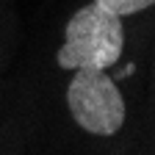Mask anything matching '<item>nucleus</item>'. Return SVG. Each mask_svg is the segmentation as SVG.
<instances>
[{"label": "nucleus", "mask_w": 155, "mask_h": 155, "mask_svg": "<svg viewBox=\"0 0 155 155\" xmlns=\"http://www.w3.org/2000/svg\"><path fill=\"white\" fill-rule=\"evenodd\" d=\"M125 47L122 17L111 14L108 8L89 6L78 8L67 22V39L58 50L61 69H108L119 61Z\"/></svg>", "instance_id": "1"}, {"label": "nucleus", "mask_w": 155, "mask_h": 155, "mask_svg": "<svg viewBox=\"0 0 155 155\" xmlns=\"http://www.w3.org/2000/svg\"><path fill=\"white\" fill-rule=\"evenodd\" d=\"M67 103L75 122L94 136H114L125 122V100L105 69H75Z\"/></svg>", "instance_id": "2"}, {"label": "nucleus", "mask_w": 155, "mask_h": 155, "mask_svg": "<svg viewBox=\"0 0 155 155\" xmlns=\"http://www.w3.org/2000/svg\"><path fill=\"white\" fill-rule=\"evenodd\" d=\"M94 3L103 6V8H108L116 17H125V14H139V11L150 8L155 0H94Z\"/></svg>", "instance_id": "3"}, {"label": "nucleus", "mask_w": 155, "mask_h": 155, "mask_svg": "<svg viewBox=\"0 0 155 155\" xmlns=\"http://www.w3.org/2000/svg\"><path fill=\"white\" fill-rule=\"evenodd\" d=\"M136 72V64H125L119 72H114V81H122V78H127V75H133Z\"/></svg>", "instance_id": "4"}]
</instances>
